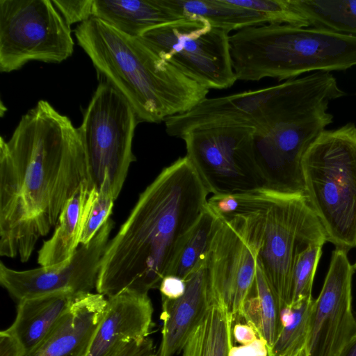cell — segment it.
I'll use <instances>...</instances> for the list:
<instances>
[{
	"label": "cell",
	"mask_w": 356,
	"mask_h": 356,
	"mask_svg": "<svg viewBox=\"0 0 356 356\" xmlns=\"http://www.w3.org/2000/svg\"><path fill=\"white\" fill-rule=\"evenodd\" d=\"M85 184L94 187L79 128L38 101L0 138V255L29 261Z\"/></svg>",
	"instance_id": "obj_1"
},
{
	"label": "cell",
	"mask_w": 356,
	"mask_h": 356,
	"mask_svg": "<svg viewBox=\"0 0 356 356\" xmlns=\"http://www.w3.org/2000/svg\"><path fill=\"white\" fill-rule=\"evenodd\" d=\"M209 194L186 156L163 168L109 240L97 293L109 298L124 291L148 293L159 289L182 239L205 209Z\"/></svg>",
	"instance_id": "obj_2"
},
{
	"label": "cell",
	"mask_w": 356,
	"mask_h": 356,
	"mask_svg": "<svg viewBox=\"0 0 356 356\" xmlns=\"http://www.w3.org/2000/svg\"><path fill=\"white\" fill-rule=\"evenodd\" d=\"M98 74L133 108L138 122L159 123L191 110L209 90L163 60L138 37L92 17L74 30Z\"/></svg>",
	"instance_id": "obj_3"
},
{
	"label": "cell",
	"mask_w": 356,
	"mask_h": 356,
	"mask_svg": "<svg viewBox=\"0 0 356 356\" xmlns=\"http://www.w3.org/2000/svg\"><path fill=\"white\" fill-rule=\"evenodd\" d=\"M237 81H280L309 72L356 66V35L314 27L266 24L229 35Z\"/></svg>",
	"instance_id": "obj_4"
},
{
	"label": "cell",
	"mask_w": 356,
	"mask_h": 356,
	"mask_svg": "<svg viewBox=\"0 0 356 356\" xmlns=\"http://www.w3.org/2000/svg\"><path fill=\"white\" fill-rule=\"evenodd\" d=\"M346 95L334 76L316 72L275 124L254 134L255 160L267 191L305 195L302 160L311 145L333 121L330 104Z\"/></svg>",
	"instance_id": "obj_5"
},
{
	"label": "cell",
	"mask_w": 356,
	"mask_h": 356,
	"mask_svg": "<svg viewBox=\"0 0 356 356\" xmlns=\"http://www.w3.org/2000/svg\"><path fill=\"white\" fill-rule=\"evenodd\" d=\"M305 195L327 241L346 252L356 246V126L325 130L302 160Z\"/></svg>",
	"instance_id": "obj_6"
},
{
	"label": "cell",
	"mask_w": 356,
	"mask_h": 356,
	"mask_svg": "<svg viewBox=\"0 0 356 356\" xmlns=\"http://www.w3.org/2000/svg\"><path fill=\"white\" fill-rule=\"evenodd\" d=\"M252 233L258 262L281 311L291 305L298 256L310 246H323L327 241L326 232L305 195L263 191Z\"/></svg>",
	"instance_id": "obj_7"
},
{
	"label": "cell",
	"mask_w": 356,
	"mask_h": 356,
	"mask_svg": "<svg viewBox=\"0 0 356 356\" xmlns=\"http://www.w3.org/2000/svg\"><path fill=\"white\" fill-rule=\"evenodd\" d=\"M138 121L127 100L101 80L87 106L79 130L85 144L96 190L118 198L131 163Z\"/></svg>",
	"instance_id": "obj_8"
},
{
	"label": "cell",
	"mask_w": 356,
	"mask_h": 356,
	"mask_svg": "<svg viewBox=\"0 0 356 356\" xmlns=\"http://www.w3.org/2000/svg\"><path fill=\"white\" fill-rule=\"evenodd\" d=\"M163 60L207 89H225L237 81L229 32L206 19L183 18L149 29L138 37Z\"/></svg>",
	"instance_id": "obj_9"
},
{
	"label": "cell",
	"mask_w": 356,
	"mask_h": 356,
	"mask_svg": "<svg viewBox=\"0 0 356 356\" xmlns=\"http://www.w3.org/2000/svg\"><path fill=\"white\" fill-rule=\"evenodd\" d=\"M72 31L50 0H0V71L30 61L60 63L74 52Z\"/></svg>",
	"instance_id": "obj_10"
},
{
	"label": "cell",
	"mask_w": 356,
	"mask_h": 356,
	"mask_svg": "<svg viewBox=\"0 0 356 356\" xmlns=\"http://www.w3.org/2000/svg\"><path fill=\"white\" fill-rule=\"evenodd\" d=\"M255 129L223 125L185 134L186 156L213 195L266 191L254 148Z\"/></svg>",
	"instance_id": "obj_11"
},
{
	"label": "cell",
	"mask_w": 356,
	"mask_h": 356,
	"mask_svg": "<svg viewBox=\"0 0 356 356\" xmlns=\"http://www.w3.org/2000/svg\"><path fill=\"white\" fill-rule=\"evenodd\" d=\"M257 256V246L243 216H218L207 258L209 290L212 301L227 306L233 323L243 321L255 281Z\"/></svg>",
	"instance_id": "obj_12"
},
{
	"label": "cell",
	"mask_w": 356,
	"mask_h": 356,
	"mask_svg": "<svg viewBox=\"0 0 356 356\" xmlns=\"http://www.w3.org/2000/svg\"><path fill=\"white\" fill-rule=\"evenodd\" d=\"M114 222L109 218L70 259L51 266L17 270L0 263V284L17 302L49 294L81 296L95 289L100 264Z\"/></svg>",
	"instance_id": "obj_13"
},
{
	"label": "cell",
	"mask_w": 356,
	"mask_h": 356,
	"mask_svg": "<svg viewBox=\"0 0 356 356\" xmlns=\"http://www.w3.org/2000/svg\"><path fill=\"white\" fill-rule=\"evenodd\" d=\"M347 252H332L321 292L315 299L307 343L309 356H346L356 342L352 278Z\"/></svg>",
	"instance_id": "obj_14"
},
{
	"label": "cell",
	"mask_w": 356,
	"mask_h": 356,
	"mask_svg": "<svg viewBox=\"0 0 356 356\" xmlns=\"http://www.w3.org/2000/svg\"><path fill=\"white\" fill-rule=\"evenodd\" d=\"M86 356H113L129 343L148 337L153 306L148 293L124 291L109 297Z\"/></svg>",
	"instance_id": "obj_15"
},
{
	"label": "cell",
	"mask_w": 356,
	"mask_h": 356,
	"mask_svg": "<svg viewBox=\"0 0 356 356\" xmlns=\"http://www.w3.org/2000/svg\"><path fill=\"white\" fill-rule=\"evenodd\" d=\"M185 282L186 290L181 297L170 299L161 296L162 337L157 356H173L182 351L211 306L207 261Z\"/></svg>",
	"instance_id": "obj_16"
},
{
	"label": "cell",
	"mask_w": 356,
	"mask_h": 356,
	"mask_svg": "<svg viewBox=\"0 0 356 356\" xmlns=\"http://www.w3.org/2000/svg\"><path fill=\"white\" fill-rule=\"evenodd\" d=\"M108 306L99 293L79 296L28 356H86Z\"/></svg>",
	"instance_id": "obj_17"
},
{
	"label": "cell",
	"mask_w": 356,
	"mask_h": 356,
	"mask_svg": "<svg viewBox=\"0 0 356 356\" xmlns=\"http://www.w3.org/2000/svg\"><path fill=\"white\" fill-rule=\"evenodd\" d=\"M79 296L59 293L19 301L15 319L8 330L19 341L29 355Z\"/></svg>",
	"instance_id": "obj_18"
},
{
	"label": "cell",
	"mask_w": 356,
	"mask_h": 356,
	"mask_svg": "<svg viewBox=\"0 0 356 356\" xmlns=\"http://www.w3.org/2000/svg\"><path fill=\"white\" fill-rule=\"evenodd\" d=\"M93 17L134 37L180 19L163 0H94Z\"/></svg>",
	"instance_id": "obj_19"
},
{
	"label": "cell",
	"mask_w": 356,
	"mask_h": 356,
	"mask_svg": "<svg viewBox=\"0 0 356 356\" xmlns=\"http://www.w3.org/2000/svg\"><path fill=\"white\" fill-rule=\"evenodd\" d=\"M93 188L83 184L60 213L54 232L38 251L37 261L47 267L63 263L73 256L81 244L87 200Z\"/></svg>",
	"instance_id": "obj_20"
},
{
	"label": "cell",
	"mask_w": 356,
	"mask_h": 356,
	"mask_svg": "<svg viewBox=\"0 0 356 356\" xmlns=\"http://www.w3.org/2000/svg\"><path fill=\"white\" fill-rule=\"evenodd\" d=\"M180 19L200 18L227 32L266 24L262 15L229 0H163Z\"/></svg>",
	"instance_id": "obj_21"
},
{
	"label": "cell",
	"mask_w": 356,
	"mask_h": 356,
	"mask_svg": "<svg viewBox=\"0 0 356 356\" xmlns=\"http://www.w3.org/2000/svg\"><path fill=\"white\" fill-rule=\"evenodd\" d=\"M243 321L272 349L280 331V308L258 262L252 291L246 300Z\"/></svg>",
	"instance_id": "obj_22"
},
{
	"label": "cell",
	"mask_w": 356,
	"mask_h": 356,
	"mask_svg": "<svg viewBox=\"0 0 356 356\" xmlns=\"http://www.w3.org/2000/svg\"><path fill=\"white\" fill-rule=\"evenodd\" d=\"M217 221L218 216L207 205L182 239L166 276L173 275L185 281L206 262Z\"/></svg>",
	"instance_id": "obj_23"
},
{
	"label": "cell",
	"mask_w": 356,
	"mask_h": 356,
	"mask_svg": "<svg viewBox=\"0 0 356 356\" xmlns=\"http://www.w3.org/2000/svg\"><path fill=\"white\" fill-rule=\"evenodd\" d=\"M315 299L305 298L280 311V331L267 356H285L308 343Z\"/></svg>",
	"instance_id": "obj_24"
},
{
	"label": "cell",
	"mask_w": 356,
	"mask_h": 356,
	"mask_svg": "<svg viewBox=\"0 0 356 356\" xmlns=\"http://www.w3.org/2000/svg\"><path fill=\"white\" fill-rule=\"evenodd\" d=\"M310 26L356 35V0H296Z\"/></svg>",
	"instance_id": "obj_25"
},
{
	"label": "cell",
	"mask_w": 356,
	"mask_h": 356,
	"mask_svg": "<svg viewBox=\"0 0 356 356\" xmlns=\"http://www.w3.org/2000/svg\"><path fill=\"white\" fill-rule=\"evenodd\" d=\"M232 314L225 304L213 301L203 321L200 356H228L233 346Z\"/></svg>",
	"instance_id": "obj_26"
},
{
	"label": "cell",
	"mask_w": 356,
	"mask_h": 356,
	"mask_svg": "<svg viewBox=\"0 0 356 356\" xmlns=\"http://www.w3.org/2000/svg\"><path fill=\"white\" fill-rule=\"evenodd\" d=\"M230 3L260 13L266 24L309 27L310 23L296 0H229Z\"/></svg>",
	"instance_id": "obj_27"
},
{
	"label": "cell",
	"mask_w": 356,
	"mask_h": 356,
	"mask_svg": "<svg viewBox=\"0 0 356 356\" xmlns=\"http://www.w3.org/2000/svg\"><path fill=\"white\" fill-rule=\"evenodd\" d=\"M322 245H312L297 257L293 273L292 302L293 305L303 298L312 296V287ZM290 307V306H289Z\"/></svg>",
	"instance_id": "obj_28"
},
{
	"label": "cell",
	"mask_w": 356,
	"mask_h": 356,
	"mask_svg": "<svg viewBox=\"0 0 356 356\" xmlns=\"http://www.w3.org/2000/svg\"><path fill=\"white\" fill-rule=\"evenodd\" d=\"M114 200L99 193L95 187L89 192L81 245L88 243L110 218Z\"/></svg>",
	"instance_id": "obj_29"
},
{
	"label": "cell",
	"mask_w": 356,
	"mask_h": 356,
	"mask_svg": "<svg viewBox=\"0 0 356 356\" xmlns=\"http://www.w3.org/2000/svg\"><path fill=\"white\" fill-rule=\"evenodd\" d=\"M66 23L81 24L93 17L94 0H51Z\"/></svg>",
	"instance_id": "obj_30"
},
{
	"label": "cell",
	"mask_w": 356,
	"mask_h": 356,
	"mask_svg": "<svg viewBox=\"0 0 356 356\" xmlns=\"http://www.w3.org/2000/svg\"><path fill=\"white\" fill-rule=\"evenodd\" d=\"M0 356H28L22 344L8 329L0 332Z\"/></svg>",
	"instance_id": "obj_31"
},
{
	"label": "cell",
	"mask_w": 356,
	"mask_h": 356,
	"mask_svg": "<svg viewBox=\"0 0 356 356\" xmlns=\"http://www.w3.org/2000/svg\"><path fill=\"white\" fill-rule=\"evenodd\" d=\"M268 353L266 341L257 337L253 342L247 345L233 346L228 356H267Z\"/></svg>",
	"instance_id": "obj_32"
},
{
	"label": "cell",
	"mask_w": 356,
	"mask_h": 356,
	"mask_svg": "<svg viewBox=\"0 0 356 356\" xmlns=\"http://www.w3.org/2000/svg\"><path fill=\"white\" fill-rule=\"evenodd\" d=\"M159 289L161 296L170 299H176L184 293L186 282L177 277L167 275L161 280Z\"/></svg>",
	"instance_id": "obj_33"
},
{
	"label": "cell",
	"mask_w": 356,
	"mask_h": 356,
	"mask_svg": "<svg viewBox=\"0 0 356 356\" xmlns=\"http://www.w3.org/2000/svg\"><path fill=\"white\" fill-rule=\"evenodd\" d=\"M154 351L155 350L153 341L147 337L129 343L113 356H145Z\"/></svg>",
	"instance_id": "obj_34"
},
{
	"label": "cell",
	"mask_w": 356,
	"mask_h": 356,
	"mask_svg": "<svg viewBox=\"0 0 356 356\" xmlns=\"http://www.w3.org/2000/svg\"><path fill=\"white\" fill-rule=\"evenodd\" d=\"M203 325L202 323L190 335L182 350L181 356H200Z\"/></svg>",
	"instance_id": "obj_35"
},
{
	"label": "cell",
	"mask_w": 356,
	"mask_h": 356,
	"mask_svg": "<svg viewBox=\"0 0 356 356\" xmlns=\"http://www.w3.org/2000/svg\"><path fill=\"white\" fill-rule=\"evenodd\" d=\"M232 335L235 341L241 345L249 344L259 337L255 330L250 325L241 323L234 325Z\"/></svg>",
	"instance_id": "obj_36"
},
{
	"label": "cell",
	"mask_w": 356,
	"mask_h": 356,
	"mask_svg": "<svg viewBox=\"0 0 356 356\" xmlns=\"http://www.w3.org/2000/svg\"><path fill=\"white\" fill-rule=\"evenodd\" d=\"M285 356H309L307 345L300 350Z\"/></svg>",
	"instance_id": "obj_37"
},
{
	"label": "cell",
	"mask_w": 356,
	"mask_h": 356,
	"mask_svg": "<svg viewBox=\"0 0 356 356\" xmlns=\"http://www.w3.org/2000/svg\"><path fill=\"white\" fill-rule=\"evenodd\" d=\"M346 356H356V342L350 348Z\"/></svg>",
	"instance_id": "obj_38"
},
{
	"label": "cell",
	"mask_w": 356,
	"mask_h": 356,
	"mask_svg": "<svg viewBox=\"0 0 356 356\" xmlns=\"http://www.w3.org/2000/svg\"><path fill=\"white\" fill-rule=\"evenodd\" d=\"M145 356H157V354L155 353V351H154V352H152Z\"/></svg>",
	"instance_id": "obj_39"
},
{
	"label": "cell",
	"mask_w": 356,
	"mask_h": 356,
	"mask_svg": "<svg viewBox=\"0 0 356 356\" xmlns=\"http://www.w3.org/2000/svg\"><path fill=\"white\" fill-rule=\"evenodd\" d=\"M355 269H356V262L355 263V264L353 265Z\"/></svg>",
	"instance_id": "obj_40"
}]
</instances>
